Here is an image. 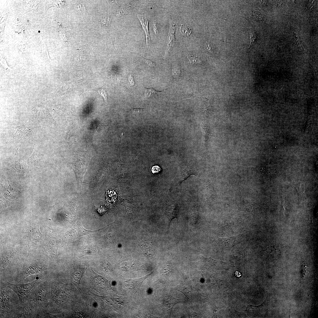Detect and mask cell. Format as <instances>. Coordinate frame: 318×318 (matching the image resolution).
<instances>
[{
  "label": "cell",
  "mask_w": 318,
  "mask_h": 318,
  "mask_svg": "<svg viewBox=\"0 0 318 318\" xmlns=\"http://www.w3.org/2000/svg\"><path fill=\"white\" fill-rule=\"evenodd\" d=\"M49 291L46 281H43L33 290L27 301L42 309L47 308L48 304Z\"/></svg>",
  "instance_id": "1"
},
{
  "label": "cell",
  "mask_w": 318,
  "mask_h": 318,
  "mask_svg": "<svg viewBox=\"0 0 318 318\" xmlns=\"http://www.w3.org/2000/svg\"><path fill=\"white\" fill-rule=\"evenodd\" d=\"M90 155L82 153L75 155L72 159V166L77 179V189L82 193V186L83 176L87 168Z\"/></svg>",
  "instance_id": "2"
},
{
  "label": "cell",
  "mask_w": 318,
  "mask_h": 318,
  "mask_svg": "<svg viewBox=\"0 0 318 318\" xmlns=\"http://www.w3.org/2000/svg\"><path fill=\"white\" fill-rule=\"evenodd\" d=\"M42 281L41 279H39L30 283L22 284H14L6 282L4 285L14 291L18 297L20 303L22 304L27 301L33 290L43 282Z\"/></svg>",
  "instance_id": "3"
},
{
  "label": "cell",
  "mask_w": 318,
  "mask_h": 318,
  "mask_svg": "<svg viewBox=\"0 0 318 318\" xmlns=\"http://www.w3.org/2000/svg\"><path fill=\"white\" fill-rule=\"evenodd\" d=\"M50 269L46 264L43 263L36 261L28 264L23 266L17 271L16 280L19 283L31 275Z\"/></svg>",
  "instance_id": "4"
},
{
  "label": "cell",
  "mask_w": 318,
  "mask_h": 318,
  "mask_svg": "<svg viewBox=\"0 0 318 318\" xmlns=\"http://www.w3.org/2000/svg\"><path fill=\"white\" fill-rule=\"evenodd\" d=\"M3 286L1 288V315L8 317L12 314L15 308L13 307V300L11 294Z\"/></svg>",
  "instance_id": "5"
},
{
  "label": "cell",
  "mask_w": 318,
  "mask_h": 318,
  "mask_svg": "<svg viewBox=\"0 0 318 318\" xmlns=\"http://www.w3.org/2000/svg\"><path fill=\"white\" fill-rule=\"evenodd\" d=\"M40 310L33 303L27 301L17 306L12 314L14 317L32 318L38 317Z\"/></svg>",
  "instance_id": "6"
},
{
  "label": "cell",
  "mask_w": 318,
  "mask_h": 318,
  "mask_svg": "<svg viewBox=\"0 0 318 318\" xmlns=\"http://www.w3.org/2000/svg\"><path fill=\"white\" fill-rule=\"evenodd\" d=\"M244 234H239L226 238L215 237L213 238L221 250H229L235 245L242 242L244 238Z\"/></svg>",
  "instance_id": "7"
},
{
  "label": "cell",
  "mask_w": 318,
  "mask_h": 318,
  "mask_svg": "<svg viewBox=\"0 0 318 318\" xmlns=\"http://www.w3.org/2000/svg\"><path fill=\"white\" fill-rule=\"evenodd\" d=\"M201 262L205 268L212 271L220 269L228 270L232 266L229 262L214 259L211 256L208 257L202 256Z\"/></svg>",
  "instance_id": "8"
},
{
  "label": "cell",
  "mask_w": 318,
  "mask_h": 318,
  "mask_svg": "<svg viewBox=\"0 0 318 318\" xmlns=\"http://www.w3.org/2000/svg\"><path fill=\"white\" fill-rule=\"evenodd\" d=\"M32 114L36 118L41 121H54L46 107L42 105H35L31 109Z\"/></svg>",
  "instance_id": "9"
},
{
  "label": "cell",
  "mask_w": 318,
  "mask_h": 318,
  "mask_svg": "<svg viewBox=\"0 0 318 318\" xmlns=\"http://www.w3.org/2000/svg\"><path fill=\"white\" fill-rule=\"evenodd\" d=\"M180 209V206L177 203L172 201L169 203L166 211L169 227L172 220L175 218L177 219V225L178 227V218L179 216Z\"/></svg>",
  "instance_id": "10"
},
{
  "label": "cell",
  "mask_w": 318,
  "mask_h": 318,
  "mask_svg": "<svg viewBox=\"0 0 318 318\" xmlns=\"http://www.w3.org/2000/svg\"><path fill=\"white\" fill-rule=\"evenodd\" d=\"M177 25L176 23L171 18H170V27L168 35L167 38V49L165 51L164 56H167L168 52L171 48L173 42H176L175 37V28Z\"/></svg>",
  "instance_id": "11"
},
{
  "label": "cell",
  "mask_w": 318,
  "mask_h": 318,
  "mask_svg": "<svg viewBox=\"0 0 318 318\" xmlns=\"http://www.w3.org/2000/svg\"><path fill=\"white\" fill-rule=\"evenodd\" d=\"M82 220H78L73 226L72 230L74 231L76 236L80 237L95 232L101 229L95 231H90L85 229L82 225Z\"/></svg>",
  "instance_id": "12"
},
{
  "label": "cell",
  "mask_w": 318,
  "mask_h": 318,
  "mask_svg": "<svg viewBox=\"0 0 318 318\" xmlns=\"http://www.w3.org/2000/svg\"><path fill=\"white\" fill-rule=\"evenodd\" d=\"M137 17L145 32L146 39V44L148 48L149 49L151 47V43L148 29L149 21L144 16H138Z\"/></svg>",
  "instance_id": "13"
},
{
  "label": "cell",
  "mask_w": 318,
  "mask_h": 318,
  "mask_svg": "<svg viewBox=\"0 0 318 318\" xmlns=\"http://www.w3.org/2000/svg\"><path fill=\"white\" fill-rule=\"evenodd\" d=\"M194 170L189 166L181 167L177 175V181L178 183L183 181L191 174H195Z\"/></svg>",
  "instance_id": "14"
},
{
  "label": "cell",
  "mask_w": 318,
  "mask_h": 318,
  "mask_svg": "<svg viewBox=\"0 0 318 318\" xmlns=\"http://www.w3.org/2000/svg\"><path fill=\"white\" fill-rule=\"evenodd\" d=\"M146 278L145 276L138 279L127 280L125 281V286L132 291L138 292L142 283Z\"/></svg>",
  "instance_id": "15"
},
{
  "label": "cell",
  "mask_w": 318,
  "mask_h": 318,
  "mask_svg": "<svg viewBox=\"0 0 318 318\" xmlns=\"http://www.w3.org/2000/svg\"><path fill=\"white\" fill-rule=\"evenodd\" d=\"M93 272L95 274L94 280L96 284L103 288H108L111 286V284L109 281L106 279L101 276L97 275L94 271H93Z\"/></svg>",
  "instance_id": "16"
},
{
  "label": "cell",
  "mask_w": 318,
  "mask_h": 318,
  "mask_svg": "<svg viewBox=\"0 0 318 318\" xmlns=\"http://www.w3.org/2000/svg\"><path fill=\"white\" fill-rule=\"evenodd\" d=\"M181 302V299L175 298L170 294L165 297L164 304L165 307H168L171 310L176 304Z\"/></svg>",
  "instance_id": "17"
},
{
  "label": "cell",
  "mask_w": 318,
  "mask_h": 318,
  "mask_svg": "<svg viewBox=\"0 0 318 318\" xmlns=\"http://www.w3.org/2000/svg\"><path fill=\"white\" fill-rule=\"evenodd\" d=\"M175 289L182 293L187 297H189L191 294V292L188 286L185 284H179L177 286Z\"/></svg>",
  "instance_id": "18"
},
{
  "label": "cell",
  "mask_w": 318,
  "mask_h": 318,
  "mask_svg": "<svg viewBox=\"0 0 318 318\" xmlns=\"http://www.w3.org/2000/svg\"><path fill=\"white\" fill-rule=\"evenodd\" d=\"M188 58L189 60L190 64L201 65L202 63V61L199 56L196 55L189 54L188 56Z\"/></svg>",
  "instance_id": "19"
},
{
  "label": "cell",
  "mask_w": 318,
  "mask_h": 318,
  "mask_svg": "<svg viewBox=\"0 0 318 318\" xmlns=\"http://www.w3.org/2000/svg\"><path fill=\"white\" fill-rule=\"evenodd\" d=\"M144 97L146 98H150L155 96L158 93L160 92L153 88H147L143 86Z\"/></svg>",
  "instance_id": "20"
},
{
  "label": "cell",
  "mask_w": 318,
  "mask_h": 318,
  "mask_svg": "<svg viewBox=\"0 0 318 318\" xmlns=\"http://www.w3.org/2000/svg\"><path fill=\"white\" fill-rule=\"evenodd\" d=\"M180 66L177 64L174 63L173 64L172 74L174 77H179L180 74Z\"/></svg>",
  "instance_id": "21"
},
{
  "label": "cell",
  "mask_w": 318,
  "mask_h": 318,
  "mask_svg": "<svg viewBox=\"0 0 318 318\" xmlns=\"http://www.w3.org/2000/svg\"><path fill=\"white\" fill-rule=\"evenodd\" d=\"M180 31L183 35H186L188 37L191 32V30L188 26H183V24L180 26Z\"/></svg>",
  "instance_id": "22"
},
{
  "label": "cell",
  "mask_w": 318,
  "mask_h": 318,
  "mask_svg": "<svg viewBox=\"0 0 318 318\" xmlns=\"http://www.w3.org/2000/svg\"><path fill=\"white\" fill-rule=\"evenodd\" d=\"M97 92L104 99L105 102L107 104V94L105 89L103 87L98 89Z\"/></svg>",
  "instance_id": "23"
},
{
  "label": "cell",
  "mask_w": 318,
  "mask_h": 318,
  "mask_svg": "<svg viewBox=\"0 0 318 318\" xmlns=\"http://www.w3.org/2000/svg\"><path fill=\"white\" fill-rule=\"evenodd\" d=\"M102 26H105L106 27L110 25L111 19L110 18L107 16H104L102 17L100 20Z\"/></svg>",
  "instance_id": "24"
},
{
  "label": "cell",
  "mask_w": 318,
  "mask_h": 318,
  "mask_svg": "<svg viewBox=\"0 0 318 318\" xmlns=\"http://www.w3.org/2000/svg\"><path fill=\"white\" fill-rule=\"evenodd\" d=\"M83 272V271H74L72 274L74 279L75 280L77 279V281L79 282L81 278Z\"/></svg>",
  "instance_id": "25"
},
{
  "label": "cell",
  "mask_w": 318,
  "mask_h": 318,
  "mask_svg": "<svg viewBox=\"0 0 318 318\" xmlns=\"http://www.w3.org/2000/svg\"><path fill=\"white\" fill-rule=\"evenodd\" d=\"M141 57L142 59L143 60L144 63L146 65L151 67H155V63L154 62L149 59H147L142 56Z\"/></svg>",
  "instance_id": "26"
},
{
  "label": "cell",
  "mask_w": 318,
  "mask_h": 318,
  "mask_svg": "<svg viewBox=\"0 0 318 318\" xmlns=\"http://www.w3.org/2000/svg\"><path fill=\"white\" fill-rule=\"evenodd\" d=\"M143 110V109L132 107L130 110V112L133 115H136L141 113Z\"/></svg>",
  "instance_id": "27"
},
{
  "label": "cell",
  "mask_w": 318,
  "mask_h": 318,
  "mask_svg": "<svg viewBox=\"0 0 318 318\" xmlns=\"http://www.w3.org/2000/svg\"><path fill=\"white\" fill-rule=\"evenodd\" d=\"M102 269L105 272H110L112 270L110 264L108 262L105 263L102 266Z\"/></svg>",
  "instance_id": "28"
},
{
  "label": "cell",
  "mask_w": 318,
  "mask_h": 318,
  "mask_svg": "<svg viewBox=\"0 0 318 318\" xmlns=\"http://www.w3.org/2000/svg\"><path fill=\"white\" fill-rule=\"evenodd\" d=\"M204 49L205 50L209 52H212V45L210 42H207L205 43L204 45Z\"/></svg>",
  "instance_id": "29"
},
{
  "label": "cell",
  "mask_w": 318,
  "mask_h": 318,
  "mask_svg": "<svg viewBox=\"0 0 318 318\" xmlns=\"http://www.w3.org/2000/svg\"><path fill=\"white\" fill-rule=\"evenodd\" d=\"M161 170V169L160 167L157 165L153 166L151 168V171L153 173H158Z\"/></svg>",
  "instance_id": "30"
},
{
  "label": "cell",
  "mask_w": 318,
  "mask_h": 318,
  "mask_svg": "<svg viewBox=\"0 0 318 318\" xmlns=\"http://www.w3.org/2000/svg\"><path fill=\"white\" fill-rule=\"evenodd\" d=\"M128 79L130 85L132 86L134 85L135 84V81L133 77L131 74H130L128 76Z\"/></svg>",
  "instance_id": "31"
},
{
  "label": "cell",
  "mask_w": 318,
  "mask_h": 318,
  "mask_svg": "<svg viewBox=\"0 0 318 318\" xmlns=\"http://www.w3.org/2000/svg\"><path fill=\"white\" fill-rule=\"evenodd\" d=\"M153 31L156 34H158V31L156 25V22H154L152 24Z\"/></svg>",
  "instance_id": "32"
},
{
  "label": "cell",
  "mask_w": 318,
  "mask_h": 318,
  "mask_svg": "<svg viewBox=\"0 0 318 318\" xmlns=\"http://www.w3.org/2000/svg\"><path fill=\"white\" fill-rule=\"evenodd\" d=\"M234 274L236 276L237 278H239L242 275L238 271H235Z\"/></svg>",
  "instance_id": "33"
},
{
  "label": "cell",
  "mask_w": 318,
  "mask_h": 318,
  "mask_svg": "<svg viewBox=\"0 0 318 318\" xmlns=\"http://www.w3.org/2000/svg\"><path fill=\"white\" fill-rule=\"evenodd\" d=\"M268 1H259V4L261 5L264 6L267 3Z\"/></svg>",
  "instance_id": "34"
},
{
  "label": "cell",
  "mask_w": 318,
  "mask_h": 318,
  "mask_svg": "<svg viewBox=\"0 0 318 318\" xmlns=\"http://www.w3.org/2000/svg\"><path fill=\"white\" fill-rule=\"evenodd\" d=\"M275 2L276 5V6H280L282 4V2L281 1H275Z\"/></svg>",
  "instance_id": "35"
}]
</instances>
